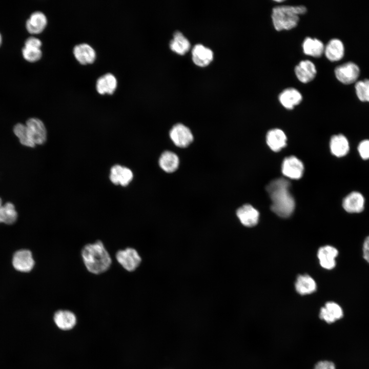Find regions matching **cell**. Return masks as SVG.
<instances>
[{"label": "cell", "instance_id": "22", "mask_svg": "<svg viewBox=\"0 0 369 369\" xmlns=\"http://www.w3.org/2000/svg\"><path fill=\"white\" fill-rule=\"evenodd\" d=\"M117 81L115 76L111 73H107L99 77L96 83V88L100 94H112L115 90Z\"/></svg>", "mask_w": 369, "mask_h": 369}, {"label": "cell", "instance_id": "15", "mask_svg": "<svg viewBox=\"0 0 369 369\" xmlns=\"http://www.w3.org/2000/svg\"><path fill=\"white\" fill-rule=\"evenodd\" d=\"M133 177L132 172L128 168L115 165L111 169L110 178L114 184L126 186L132 181Z\"/></svg>", "mask_w": 369, "mask_h": 369}, {"label": "cell", "instance_id": "3", "mask_svg": "<svg viewBox=\"0 0 369 369\" xmlns=\"http://www.w3.org/2000/svg\"><path fill=\"white\" fill-rule=\"evenodd\" d=\"M304 6H278L272 9V19L275 29L278 31L291 30L296 27L299 15L306 13Z\"/></svg>", "mask_w": 369, "mask_h": 369}, {"label": "cell", "instance_id": "25", "mask_svg": "<svg viewBox=\"0 0 369 369\" xmlns=\"http://www.w3.org/2000/svg\"><path fill=\"white\" fill-rule=\"evenodd\" d=\"M324 47L321 40L309 37L305 38L302 44L304 53L314 57H320L324 53Z\"/></svg>", "mask_w": 369, "mask_h": 369}, {"label": "cell", "instance_id": "33", "mask_svg": "<svg viewBox=\"0 0 369 369\" xmlns=\"http://www.w3.org/2000/svg\"><path fill=\"white\" fill-rule=\"evenodd\" d=\"M358 150L360 156L363 159L369 158V140L362 141L358 147Z\"/></svg>", "mask_w": 369, "mask_h": 369}, {"label": "cell", "instance_id": "36", "mask_svg": "<svg viewBox=\"0 0 369 369\" xmlns=\"http://www.w3.org/2000/svg\"><path fill=\"white\" fill-rule=\"evenodd\" d=\"M363 258L369 263V236L365 239L362 247Z\"/></svg>", "mask_w": 369, "mask_h": 369}, {"label": "cell", "instance_id": "34", "mask_svg": "<svg viewBox=\"0 0 369 369\" xmlns=\"http://www.w3.org/2000/svg\"><path fill=\"white\" fill-rule=\"evenodd\" d=\"M313 369H336L335 363L329 360H321L317 362Z\"/></svg>", "mask_w": 369, "mask_h": 369}, {"label": "cell", "instance_id": "11", "mask_svg": "<svg viewBox=\"0 0 369 369\" xmlns=\"http://www.w3.org/2000/svg\"><path fill=\"white\" fill-rule=\"evenodd\" d=\"M295 73L298 79L302 83L311 81L315 77L317 70L315 65L309 60L301 61L295 68Z\"/></svg>", "mask_w": 369, "mask_h": 369}, {"label": "cell", "instance_id": "4", "mask_svg": "<svg viewBox=\"0 0 369 369\" xmlns=\"http://www.w3.org/2000/svg\"><path fill=\"white\" fill-rule=\"evenodd\" d=\"M117 262L127 271L136 270L141 262V257L137 251L131 248L119 250L116 254Z\"/></svg>", "mask_w": 369, "mask_h": 369}, {"label": "cell", "instance_id": "2", "mask_svg": "<svg viewBox=\"0 0 369 369\" xmlns=\"http://www.w3.org/2000/svg\"><path fill=\"white\" fill-rule=\"evenodd\" d=\"M81 256L88 271L94 274L107 271L112 262L109 253L99 240L86 245L81 251Z\"/></svg>", "mask_w": 369, "mask_h": 369}, {"label": "cell", "instance_id": "23", "mask_svg": "<svg viewBox=\"0 0 369 369\" xmlns=\"http://www.w3.org/2000/svg\"><path fill=\"white\" fill-rule=\"evenodd\" d=\"M284 133L278 129L270 130L266 134V142L270 149L275 152L280 151L286 144Z\"/></svg>", "mask_w": 369, "mask_h": 369}, {"label": "cell", "instance_id": "21", "mask_svg": "<svg viewBox=\"0 0 369 369\" xmlns=\"http://www.w3.org/2000/svg\"><path fill=\"white\" fill-rule=\"evenodd\" d=\"M53 318L56 325L63 330L72 329L76 323L75 314L68 310L57 311L54 314Z\"/></svg>", "mask_w": 369, "mask_h": 369}, {"label": "cell", "instance_id": "1", "mask_svg": "<svg viewBox=\"0 0 369 369\" xmlns=\"http://www.w3.org/2000/svg\"><path fill=\"white\" fill-rule=\"evenodd\" d=\"M290 186L289 181L280 178L271 181L266 188L272 200L271 210L282 218L289 217L295 209V200L289 191Z\"/></svg>", "mask_w": 369, "mask_h": 369}, {"label": "cell", "instance_id": "19", "mask_svg": "<svg viewBox=\"0 0 369 369\" xmlns=\"http://www.w3.org/2000/svg\"><path fill=\"white\" fill-rule=\"evenodd\" d=\"M302 99L301 93L293 88L284 89L279 95V100L281 104L286 109L290 110L299 104Z\"/></svg>", "mask_w": 369, "mask_h": 369}, {"label": "cell", "instance_id": "18", "mask_svg": "<svg viewBox=\"0 0 369 369\" xmlns=\"http://www.w3.org/2000/svg\"><path fill=\"white\" fill-rule=\"evenodd\" d=\"M192 54L194 63L201 67L207 66L213 58L212 51L201 44L194 46L192 51Z\"/></svg>", "mask_w": 369, "mask_h": 369}, {"label": "cell", "instance_id": "28", "mask_svg": "<svg viewBox=\"0 0 369 369\" xmlns=\"http://www.w3.org/2000/svg\"><path fill=\"white\" fill-rule=\"evenodd\" d=\"M190 46L189 41L182 33L178 31L175 32L174 38L170 43V47L172 51L182 55L189 50Z\"/></svg>", "mask_w": 369, "mask_h": 369}, {"label": "cell", "instance_id": "6", "mask_svg": "<svg viewBox=\"0 0 369 369\" xmlns=\"http://www.w3.org/2000/svg\"><path fill=\"white\" fill-rule=\"evenodd\" d=\"M173 143L180 148L188 147L193 140V135L188 127L182 124L175 125L170 131Z\"/></svg>", "mask_w": 369, "mask_h": 369}, {"label": "cell", "instance_id": "32", "mask_svg": "<svg viewBox=\"0 0 369 369\" xmlns=\"http://www.w3.org/2000/svg\"><path fill=\"white\" fill-rule=\"evenodd\" d=\"M22 52L24 59L30 62L39 60L42 55L40 48L34 47L24 46Z\"/></svg>", "mask_w": 369, "mask_h": 369}, {"label": "cell", "instance_id": "12", "mask_svg": "<svg viewBox=\"0 0 369 369\" xmlns=\"http://www.w3.org/2000/svg\"><path fill=\"white\" fill-rule=\"evenodd\" d=\"M364 198L361 193L353 192L344 198L342 207L348 213H359L364 210Z\"/></svg>", "mask_w": 369, "mask_h": 369}, {"label": "cell", "instance_id": "9", "mask_svg": "<svg viewBox=\"0 0 369 369\" xmlns=\"http://www.w3.org/2000/svg\"><path fill=\"white\" fill-rule=\"evenodd\" d=\"M304 167L297 157L291 156L285 158L282 165V174L291 179H299L303 174Z\"/></svg>", "mask_w": 369, "mask_h": 369}, {"label": "cell", "instance_id": "7", "mask_svg": "<svg viewBox=\"0 0 369 369\" xmlns=\"http://www.w3.org/2000/svg\"><path fill=\"white\" fill-rule=\"evenodd\" d=\"M34 263L32 254L28 250H18L13 256L12 264L18 271L29 272L33 269Z\"/></svg>", "mask_w": 369, "mask_h": 369}, {"label": "cell", "instance_id": "10", "mask_svg": "<svg viewBox=\"0 0 369 369\" xmlns=\"http://www.w3.org/2000/svg\"><path fill=\"white\" fill-rule=\"evenodd\" d=\"M343 316L341 307L337 303L330 301L322 307L319 313V318L328 324L334 323Z\"/></svg>", "mask_w": 369, "mask_h": 369}, {"label": "cell", "instance_id": "14", "mask_svg": "<svg viewBox=\"0 0 369 369\" xmlns=\"http://www.w3.org/2000/svg\"><path fill=\"white\" fill-rule=\"evenodd\" d=\"M338 254V250L335 248L326 245L319 249L317 256L321 266L327 270H331L336 265L335 258Z\"/></svg>", "mask_w": 369, "mask_h": 369}, {"label": "cell", "instance_id": "30", "mask_svg": "<svg viewBox=\"0 0 369 369\" xmlns=\"http://www.w3.org/2000/svg\"><path fill=\"white\" fill-rule=\"evenodd\" d=\"M17 218V213L14 204L10 202H6L3 206V223L11 224L14 223Z\"/></svg>", "mask_w": 369, "mask_h": 369}, {"label": "cell", "instance_id": "35", "mask_svg": "<svg viewBox=\"0 0 369 369\" xmlns=\"http://www.w3.org/2000/svg\"><path fill=\"white\" fill-rule=\"evenodd\" d=\"M27 46L34 47L40 48L42 41L38 38L34 36H30L26 39L25 42V45Z\"/></svg>", "mask_w": 369, "mask_h": 369}, {"label": "cell", "instance_id": "16", "mask_svg": "<svg viewBox=\"0 0 369 369\" xmlns=\"http://www.w3.org/2000/svg\"><path fill=\"white\" fill-rule=\"evenodd\" d=\"M47 23L46 15L40 11L32 12L26 22V28L31 34L40 33Z\"/></svg>", "mask_w": 369, "mask_h": 369}, {"label": "cell", "instance_id": "39", "mask_svg": "<svg viewBox=\"0 0 369 369\" xmlns=\"http://www.w3.org/2000/svg\"><path fill=\"white\" fill-rule=\"evenodd\" d=\"M275 1L277 2H283V1Z\"/></svg>", "mask_w": 369, "mask_h": 369}, {"label": "cell", "instance_id": "26", "mask_svg": "<svg viewBox=\"0 0 369 369\" xmlns=\"http://www.w3.org/2000/svg\"><path fill=\"white\" fill-rule=\"evenodd\" d=\"M179 163V158L173 152L166 151L162 153L159 159L160 168L167 173L175 171Z\"/></svg>", "mask_w": 369, "mask_h": 369}, {"label": "cell", "instance_id": "20", "mask_svg": "<svg viewBox=\"0 0 369 369\" xmlns=\"http://www.w3.org/2000/svg\"><path fill=\"white\" fill-rule=\"evenodd\" d=\"M324 53L331 61H336L342 58L344 54V47L339 39H331L324 47Z\"/></svg>", "mask_w": 369, "mask_h": 369}, {"label": "cell", "instance_id": "13", "mask_svg": "<svg viewBox=\"0 0 369 369\" xmlns=\"http://www.w3.org/2000/svg\"><path fill=\"white\" fill-rule=\"evenodd\" d=\"M236 214L241 223L246 227H253L258 223L259 212L250 204H246L238 208Z\"/></svg>", "mask_w": 369, "mask_h": 369}, {"label": "cell", "instance_id": "17", "mask_svg": "<svg viewBox=\"0 0 369 369\" xmlns=\"http://www.w3.org/2000/svg\"><path fill=\"white\" fill-rule=\"evenodd\" d=\"M73 54L76 59L83 64L91 63L96 57L95 50L87 43L75 45L73 48Z\"/></svg>", "mask_w": 369, "mask_h": 369}, {"label": "cell", "instance_id": "8", "mask_svg": "<svg viewBox=\"0 0 369 369\" xmlns=\"http://www.w3.org/2000/svg\"><path fill=\"white\" fill-rule=\"evenodd\" d=\"M25 125L35 145H42L46 141L47 131L42 120L37 118H30Z\"/></svg>", "mask_w": 369, "mask_h": 369}, {"label": "cell", "instance_id": "29", "mask_svg": "<svg viewBox=\"0 0 369 369\" xmlns=\"http://www.w3.org/2000/svg\"><path fill=\"white\" fill-rule=\"evenodd\" d=\"M13 132L18 137L22 145L32 148L35 146L26 125L21 123L16 124L13 127Z\"/></svg>", "mask_w": 369, "mask_h": 369}, {"label": "cell", "instance_id": "37", "mask_svg": "<svg viewBox=\"0 0 369 369\" xmlns=\"http://www.w3.org/2000/svg\"><path fill=\"white\" fill-rule=\"evenodd\" d=\"M2 212H3V204L2 201L0 197V223L2 222Z\"/></svg>", "mask_w": 369, "mask_h": 369}, {"label": "cell", "instance_id": "24", "mask_svg": "<svg viewBox=\"0 0 369 369\" xmlns=\"http://www.w3.org/2000/svg\"><path fill=\"white\" fill-rule=\"evenodd\" d=\"M330 147L332 153L337 157L346 155L349 151V144L347 138L342 134L332 137Z\"/></svg>", "mask_w": 369, "mask_h": 369}, {"label": "cell", "instance_id": "27", "mask_svg": "<svg viewBox=\"0 0 369 369\" xmlns=\"http://www.w3.org/2000/svg\"><path fill=\"white\" fill-rule=\"evenodd\" d=\"M295 288L297 292L301 295L309 294L316 290V284L310 276L299 275L295 283Z\"/></svg>", "mask_w": 369, "mask_h": 369}, {"label": "cell", "instance_id": "38", "mask_svg": "<svg viewBox=\"0 0 369 369\" xmlns=\"http://www.w3.org/2000/svg\"><path fill=\"white\" fill-rule=\"evenodd\" d=\"M2 36L1 35V33H0V46L2 45Z\"/></svg>", "mask_w": 369, "mask_h": 369}, {"label": "cell", "instance_id": "5", "mask_svg": "<svg viewBox=\"0 0 369 369\" xmlns=\"http://www.w3.org/2000/svg\"><path fill=\"white\" fill-rule=\"evenodd\" d=\"M359 74V67L352 61L339 65L335 69V75L337 79L344 84H350L355 82Z\"/></svg>", "mask_w": 369, "mask_h": 369}, {"label": "cell", "instance_id": "31", "mask_svg": "<svg viewBox=\"0 0 369 369\" xmlns=\"http://www.w3.org/2000/svg\"><path fill=\"white\" fill-rule=\"evenodd\" d=\"M355 87L358 98L362 101L369 102V79L358 81Z\"/></svg>", "mask_w": 369, "mask_h": 369}]
</instances>
